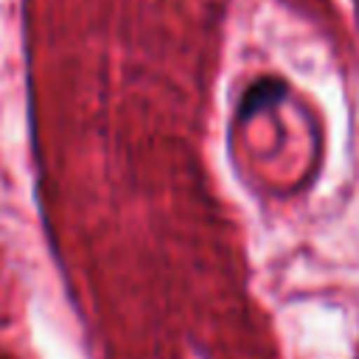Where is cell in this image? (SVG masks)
<instances>
[{"mask_svg":"<svg viewBox=\"0 0 359 359\" xmlns=\"http://www.w3.org/2000/svg\"><path fill=\"white\" fill-rule=\"evenodd\" d=\"M283 84L280 81H275V79H266V81H255L250 90H247V95H244V104H241V118H250V115H255L258 109H264V107H269V104H275L280 95H283Z\"/></svg>","mask_w":359,"mask_h":359,"instance_id":"6da1fadb","label":"cell"}]
</instances>
